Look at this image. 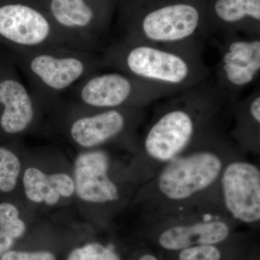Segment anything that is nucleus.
I'll list each match as a JSON object with an SVG mask.
<instances>
[{
	"label": "nucleus",
	"instance_id": "obj_9",
	"mask_svg": "<svg viewBox=\"0 0 260 260\" xmlns=\"http://www.w3.org/2000/svg\"><path fill=\"white\" fill-rule=\"evenodd\" d=\"M222 170L218 154L200 149L170 160L159 175L158 188L169 200L187 199L211 186Z\"/></svg>",
	"mask_w": 260,
	"mask_h": 260
},
{
	"label": "nucleus",
	"instance_id": "obj_13",
	"mask_svg": "<svg viewBox=\"0 0 260 260\" xmlns=\"http://www.w3.org/2000/svg\"><path fill=\"white\" fill-rule=\"evenodd\" d=\"M107 152L90 149L80 153L74 164L75 193L84 202L112 203L119 200V189L109 175Z\"/></svg>",
	"mask_w": 260,
	"mask_h": 260
},
{
	"label": "nucleus",
	"instance_id": "obj_16",
	"mask_svg": "<svg viewBox=\"0 0 260 260\" xmlns=\"http://www.w3.org/2000/svg\"><path fill=\"white\" fill-rule=\"evenodd\" d=\"M25 194L30 201L49 206L57 204L61 198H70L75 193L73 178L65 173L47 174L30 167L23 175Z\"/></svg>",
	"mask_w": 260,
	"mask_h": 260
},
{
	"label": "nucleus",
	"instance_id": "obj_6",
	"mask_svg": "<svg viewBox=\"0 0 260 260\" xmlns=\"http://www.w3.org/2000/svg\"><path fill=\"white\" fill-rule=\"evenodd\" d=\"M70 42L83 50L102 53L120 0H32Z\"/></svg>",
	"mask_w": 260,
	"mask_h": 260
},
{
	"label": "nucleus",
	"instance_id": "obj_1",
	"mask_svg": "<svg viewBox=\"0 0 260 260\" xmlns=\"http://www.w3.org/2000/svg\"><path fill=\"white\" fill-rule=\"evenodd\" d=\"M105 69L115 70L179 93L210 78L203 42L160 45L119 38L102 51Z\"/></svg>",
	"mask_w": 260,
	"mask_h": 260
},
{
	"label": "nucleus",
	"instance_id": "obj_12",
	"mask_svg": "<svg viewBox=\"0 0 260 260\" xmlns=\"http://www.w3.org/2000/svg\"><path fill=\"white\" fill-rule=\"evenodd\" d=\"M42 108L12 68L0 73V133L23 134L37 122Z\"/></svg>",
	"mask_w": 260,
	"mask_h": 260
},
{
	"label": "nucleus",
	"instance_id": "obj_22",
	"mask_svg": "<svg viewBox=\"0 0 260 260\" xmlns=\"http://www.w3.org/2000/svg\"><path fill=\"white\" fill-rule=\"evenodd\" d=\"M139 260H158L155 257V256L152 255V254H145V255L142 256L140 258Z\"/></svg>",
	"mask_w": 260,
	"mask_h": 260
},
{
	"label": "nucleus",
	"instance_id": "obj_11",
	"mask_svg": "<svg viewBox=\"0 0 260 260\" xmlns=\"http://www.w3.org/2000/svg\"><path fill=\"white\" fill-rule=\"evenodd\" d=\"M221 184L224 203L232 216L244 223L259 222V168L250 162H233L224 169Z\"/></svg>",
	"mask_w": 260,
	"mask_h": 260
},
{
	"label": "nucleus",
	"instance_id": "obj_8",
	"mask_svg": "<svg viewBox=\"0 0 260 260\" xmlns=\"http://www.w3.org/2000/svg\"><path fill=\"white\" fill-rule=\"evenodd\" d=\"M217 44L220 53L215 84L234 104L244 89L254 83L260 72V38L224 34Z\"/></svg>",
	"mask_w": 260,
	"mask_h": 260
},
{
	"label": "nucleus",
	"instance_id": "obj_21",
	"mask_svg": "<svg viewBox=\"0 0 260 260\" xmlns=\"http://www.w3.org/2000/svg\"><path fill=\"white\" fill-rule=\"evenodd\" d=\"M0 260H56L50 251H20L11 249L0 257Z\"/></svg>",
	"mask_w": 260,
	"mask_h": 260
},
{
	"label": "nucleus",
	"instance_id": "obj_5",
	"mask_svg": "<svg viewBox=\"0 0 260 260\" xmlns=\"http://www.w3.org/2000/svg\"><path fill=\"white\" fill-rule=\"evenodd\" d=\"M177 94L172 90L121 72L112 70L102 73L101 70L80 80L56 106L90 111L143 109Z\"/></svg>",
	"mask_w": 260,
	"mask_h": 260
},
{
	"label": "nucleus",
	"instance_id": "obj_2",
	"mask_svg": "<svg viewBox=\"0 0 260 260\" xmlns=\"http://www.w3.org/2000/svg\"><path fill=\"white\" fill-rule=\"evenodd\" d=\"M232 105L210 78L167 98L145 135V152L158 161L177 158L193 142L204 138L214 118L230 110Z\"/></svg>",
	"mask_w": 260,
	"mask_h": 260
},
{
	"label": "nucleus",
	"instance_id": "obj_7",
	"mask_svg": "<svg viewBox=\"0 0 260 260\" xmlns=\"http://www.w3.org/2000/svg\"><path fill=\"white\" fill-rule=\"evenodd\" d=\"M0 41L13 50L46 47L80 49L32 0H0Z\"/></svg>",
	"mask_w": 260,
	"mask_h": 260
},
{
	"label": "nucleus",
	"instance_id": "obj_4",
	"mask_svg": "<svg viewBox=\"0 0 260 260\" xmlns=\"http://www.w3.org/2000/svg\"><path fill=\"white\" fill-rule=\"evenodd\" d=\"M42 109H54L80 80L105 69L101 53L68 47L13 50Z\"/></svg>",
	"mask_w": 260,
	"mask_h": 260
},
{
	"label": "nucleus",
	"instance_id": "obj_18",
	"mask_svg": "<svg viewBox=\"0 0 260 260\" xmlns=\"http://www.w3.org/2000/svg\"><path fill=\"white\" fill-rule=\"evenodd\" d=\"M21 172V162L14 150L0 145V192L8 194L15 189Z\"/></svg>",
	"mask_w": 260,
	"mask_h": 260
},
{
	"label": "nucleus",
	"instance_id": "obj_3",
	"mask_svg": "<svg viewBox=\"0 0 260 260\" xmlns=\"http://www.w3.org/2000/svg\"><path fill=\"white\" fill-rule=\"evenodd\" d=\"M209 0H120L121 39L174 45L210 37Z\"/></svg>",
	"mask_w": 260,
	"mask_h": 260
},
{
	"label": "nucleus",
	"instance_id": "obj_19",
	"mask_svg": "<svg viewBox=\"0 0 260 260\" xmlns=\"http://www.w3.org/2000/svg\"><path fill=\"white\" fill-rule=\"evenodd\" d=\"M67 260H120L112 247L92 242L75 248Z\"/></svg>",
	"mask_w": 260,
	"mask_h": 260
},
{
	"label": "nucleus",
	"instance_id": "obj_10",
	"mask_svg": "<svg viewBox=\"0 0 260 260\" xmlns=\"http://www.w3.org/2000/svg\"><path fill=\"white\" fill-rule=\"evenodd\" d=\"M68 114V134L80 148L95 149L120 138L131 129L143 109L90 111L57 105Z\"/></svg>",
	"mask_w": 260,
	"mask_h": 260
},
{
	"label": "nucleus",
	"instance_id": "obj_15",
	"mask_svg": "<svg viewBox=\"0 0 260 260\" xmlns=\"http://www.w3.org/2000/svg\"><path fill=\"white\" fill-rule=\"evenodd\" d=\"M230 229L220 220L199 222L169 228L159 237V244L167 250H182L195 246L215 245L229 237Z\"/></svg>",
	"mask_w": 260,
	"mask_h": 260
},
{
	"label": "nucleus",
	"instance_id": "obj_14",
	"mask_svg": "<svg viewBox=\"0 0 260 260\" xmlns=\"http://www.w3.org/2000/svg\"><path fill=\"white\" fill-rule=\"evenodd\" d=\"M208 19L210 37L260 38V0H209Z\"/></svg>",
	"mask_w": 260,
	"mask_h": 260
},
{
	"label": "nucleus",
	"instance_id": "obj_17",
	"mask_svg": "<svg viewBox=\"0 0 260 260\" xmlns=\"http://www.w3.org/2000/svg\"><path fill=\"white\" fill-rule=\"evenodd\" d=\"M18 207L8 201L0 202V239L15 242L26 232Z\"/></svg>",
	"mask_w": 260,
	"mask_h": 260
},
{
	"label": "nucleus",
	"instance_id": "obj_20",
	"mask_svg": "<svg viewBox=\"0 0 260 260\" xmlns=\"http://www.w3.org/2000/svg\"><path fill=\"white\" fill-rule=\"evenodd\" d=\"M221 252L215 245L195 246L181 250L179 260H220Z\"/></svg>",
	"mask_w": 260,
	"mask_h": 260
}]
</instances>
